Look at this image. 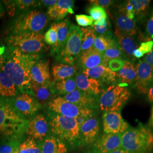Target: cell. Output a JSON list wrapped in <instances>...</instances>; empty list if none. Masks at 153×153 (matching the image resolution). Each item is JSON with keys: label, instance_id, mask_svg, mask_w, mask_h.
<instances>
[{"label": "cell", "instance_id": "6da1fadb", "mask_svg": "<svg viewBox=\"0 0 153 153\" xmlns=\"http://www.w3.org/2000/svg\"><path fill=\"white\" fill-rule=\"evenodd\" d=\"M39 59L38 54H26L9 47L7 51L1 56L0 69L9 77L19 91L32 95L31 71Z\"/></svg>", "mask_w": 153, "mask_h": 153}, {"label": "cell", "instance_id": "7a4b0ae2", "mask_svg": "<svg viewBox=\"0 0 153 153\" xmlns=\"http://www.w3.org/2000/svg\"><path fill=\"white\" fill-rule=\"evenodd\" d=\"M27 123L15 108L11 99L0 97V137L22 138Z\"/></svg>", "mask_w": 153, "mask_h": 153}, {"label": "cell", "instance_id": "3957f363", "mask_svg": "<svg viewBox=\"0 0 153 153\" xmlns=\"http://www.w3.org/2000/svg\"><path fill=\"white\" fill-rule=\"evenodd\" d=\"M122 148L131 153H150L153 149V133L142 126L128 128L121 134Z\"/></svg>", "mask_w": 153, "mask_h": 153}, {"label": "cell", "instance_id": "277c9868", "mask_svg": "<svg viewBox=\"0 0 153 153\" xmlns=\"http://www.w3.org/2000/svg\"><path fill=\"white\" fill-rule=\"evenodd\" d=\"M42 33H26L10 34L7 38L9 47L26 54H38L47 48Z\"/></svg>", "mask_w": 153, "mask_h": 153}, {"label": "cell", "instance_id": "5b68a950", "mask_svg": "<svg viewBox=\"0 0 153 153\" xmlns=\"http://www.w3.org/2000/svg\"><path fill=\"white\" fill-rule=\"evenodd\" d=\"M49 129L62 141L73 143L79 138V126L76 119L53 113L50 115Z\"/></svg>", "mask_w": 153, "mask_h": 153}, {"label": "cell", "instance_id": "8992f818", "mask_svg": "<svg viewBox=\"0 0 153 153\" xmlns=\"http://www.w3.org/2000/svg\"><path fill=\"white\" fill-rule=\"evenodd\" d=\"M48 18L42 11L33 10L18 16L13 23L10 31L11 34L40 32L46 27Z\"/></svg>", "mask_w": 153, "mask_h": 153}, {"label": "cell", "instance_id": "52a82bcc", "mask_svg": "<svg viewBox=\"0 0 153 153\" xmlns=\"http://www.w3.org/2000/svg\"><path fill=\"white\" fill-rule=\"evenodd\" d=\"M131 96L126 85L122 84L111 85L104 90L99 99V106L104 112H120Z\"/></svg>", "mask_w": 153, "mask_h": 153}, {"label": "cell", "instance_id": "ba28073f", "mask_svg": "<svg viewBox=\"0 0 153 153\" xmlns=\"http://www.w3.org/2000/svg\"><path fill=\"white\" fill-rule=\"evenodd\" d=\"M82 38L79 27L71 25L65 42L59 52L57 59L69 65H74V61L81 52Z\"/></svg>", "mask_w": 153, "mask_h": 153}, {"label": "cell", "instance_id": "9c48e42d", "mask_svg": "<svg viewBox=\"0 0 153 153\" xmlns=\"http://www.w3.org/2000/svg\"><path fill=\"white\" fill-rule=\"evenodd\" d=\"M48 106L53 113L66 117L76 119L82 116L88 117L93 116L92 109L83 108L68 102L62 97L52 99L48 103Z\"/></svg>", "mask_w": 153, "mask_h": 153}, {"label": "cell", "instance_id": "30bf717a", "mask_svg": "<svg viewBox=\"0 0 153 153\" xmlns=\"http://www.w3.org/2000/svg\"><path fill=\"white\" fill-rule=\"evenodd\" d=\"M11 99L16 111L25 118L35 115L40 107L38 100L27 93L18 94Z\"/></svg>", "mask_w": 153, "mask_h": 153}, {"label": "cell", "instance_id": "8fae6325", "mask_svg": "<svg viewBox=\"0 0 153 153\" xmlns=\"http://www.w3.org/2000/svg\"><path fill=\"white\" fill-rule=\"evenodd\" d=\"M103 126L105 133L122 134L129 128V124L124 120L120 112H104Z\"/></svg>", "mask_w": 153, "mask_h": 153}, {"label": "cell", "instance_id": "7c38bea8", "mask_svg": "<svg viewBox=\"0 0 153 153\" xmlns=\"http://www.w3.org/2000/svg\"><path fill=\"white\" fill-rule=\"evenodd\" d=\"M136 76L134 85L140 94H146L153 84V71L144 61L140 60L136 66Z\"/></svg>", "mask_w": 153, "mask_h": 153}, {"label": "cell", "instance_id": "4fadbf2b", "mask_svg": "<svg viewBox=\"0 0 153 153\" xmlns=\"http://www.w3.org/2000/svg\"><path fill=\"white\" fill-rule=\"evenodd\" d=\"M49 130V123L46 118L38 114L28 120L25 133L34 140L42 141L47 137Z\"/></svg>", "mask_w": 153, "mask_h": 153}, {"label": "cell", "instance_id": "5bb4252c", "mask_svg": "<svg viewBox=\"0 0 153 153\" xmlns=\"http://www.w3.org/2000/svg\"><path fill=\"white\" fill-rule=\"evenodd\" d=\"M100 130L98 120L93 116L79 126V138L85 145H91L98 137Z\"/></svg>", "mask_w": 153, "mask_h": 153}, {"label": "cell", "instance_id": "9a60e30c", "mask_svg": "<svg viewBox=\"0 0 153 153\" xmlns=\"http://www.w3.org/2000/svg\"><path fill=\"white\" fill-rule=\"evenodd\" d=\"M94 149L102 153H110L122 148L121 134L104 133L94 145Z\"/></svg>", "mask_w": 153, "mask_h": 153}, {"label": "cell", "instance_id": "2e32d148", "mask_svg": "<svg viewBox=\"0 0 153 153\" xmlns=\"http://www.w3.org/2000/svg\"><path fill=\"white\" fill-rule=\"evenodd\" d=\"M137 33V26L134 20L120 13L115 20V36L117 39L124 36H133Z\"/></svg>", "mask_w": 153, "mask_h": 153}, {"label": "cell", "instance_id": "e0dca14e", "mask_svg": "<svg viewBox=\"0 0 153 153\" xmlns=\"http://www.w3.org/2000/svg\"><path fill=\"white\" fill-rule=\"evenodd\" d=\"M78 58L79 65L83 70L92 69L103 64L102 52L94 47L81 52Z\"/></svg>", "mask_w": 153, "mask_h": 153}, {"label": "cell", "instance_id": "ac0fdd59", "mask_svg": "<svg viewBox=\"0 0 153 153\" xmlns=\"http://www.w3.org/2000/svg\"><path fill=\"white\" fill-rule=\"evenodd\" d=\"M94 95L76 89L62 97L65 100L83 108L91 109L96 103Z\"/></svg>", "mask_w": 153, "mask_h": 153}, {"label": "cell", "instance_id": "d6986e66", "mask_svg": "<svg viewBox=\"0 0 153 153\" xmlns=\"http://www.w3.org/2000/svg\"><path fill=\"white\" fill-rule=\"evenodd\" d=\"M82 73L100 82H114L117 78L116 73L111 71L107 66L103 64L92 69H84Z\"/></svg>", "mask_w": 153, "mask_h": 153}, {"label": "cell", "instance_id": "ffe728a7", "mask_svg": "<svg viewBox=\"0 0 153 153\" xmlns=\"http://www.w3.org/2000/svg\"><path fill=\"white\" fill-rule=\"evenodd\" d=\"M78 90L93 95H98L101 91V82L81 73L75 79Z\"/></svg>", "mask_w": 153, "mask_h": 153}, {"label": "cell", "instance_id": "44dd1931", "mask_svg": "<svg viewBox=\"0 0 153 153\" xmlns=\"http://www.w3.org/2000/svg\"><path fill=\"white\" fill-rule=\"evenodd\" d=\"M32 81L40 85H50L51 74L48 62L38 61L33 66L31 71Z\"/></svg>", "mask_w": 153, "mask_h": 153}, {"label": "cell", "instance_id": "7402d4cb", "mask_svg": "<svg viewBox=\"0 0 153 153\" xmlns=\"http://www.w3.org/2000/svg\"><path fill=\"white\" fill-rule=\"evenodd\" d=\"M41 142L40 153H66L68 151L64 142L55 136L47 137Z\"/></svg>", "mask_w": 153, "mask_h": 153}, {"label": "cell", "instance_id": "603a6c76", "mask_svg": "<svg viewBox=\"0 0 153 153\" xmlns=\"http://www.w3.org/2000/svg\"><path fill=\"white\" fill-rule=\"evenodd\" d=\"M31 94L38 100L40 104L48 103L52 100V94L54 93L50 85H43L31 81Z\"/></svg>", "mask_w": 153, "mask_h": 153}, {"label": "cell", "instance_id": "cb8c5ba5", "mask_svg": "<svg viewBox=\"0 0 153 153\" xmlns=\"http://www.w3.org/2000/svg\"><path fill=\"white\" fill-rule=\"evenodd\" d=\"M18 90L5 73L0 69V97L10 98L18 95Z\"/></svg>", "mask_w": 153, "mask_h": 153}, {"label": "cell", "instance_id": "d4e9b609", "mask_svg": "<svg viewBox=\"0 0 153 153\" xmlns=\"http://www.w3.org/2000/svg\"><path fill=\"white\" fill-rule=\"evenodd\" d=\"M77 68L75 65H69L64 63L55 64L52 68V74L55 81L71 78L76 73Z\"/></svg>", "mask_w": 153, "mask_h": 153}, {"label": "cell", "instance_id": "484cf974", "mask_svg": "<svg viewBox=\"0 0 153 153\" xmlns=\"http://www.w3.org/2000/svg\"><path fill=\"white\" fill-rule=\"evenodd\" d=\"M117 78L124 85H131L135 81L136 76V66L129 61H126L123 68L118 73H116Z\"/></svg>", "mask_w": 153, "mask_h": 153}, {"label": "cell", "instance_id": "4316f807", "mask_svg": "<svg viewBox=\"0 0 153 153\" xmlns=\"http://www.w3.org/2000/svg\"><path fill=\"white\" fill-rule=\"evenodd\" d=\"M70 26L71 24L68 20L58 23L57 40L56 43L52 48L53 53L57 55L64 45L68 35Z\"/></svg>", "mask_w": 153, "mask_h": 153}, {"label": "cell", "instance_id": "83f0119b", "mask_svg": "<svg viewBox=\"0 0 153 153\" xmlns=\"http://www.w3.org/2000/svg\"><path fill=\"white\" fill-rule=\"evenodd\" d=\"M52 88L54 93L55 92L59 95H65L76 90V81L73 78L71 77L70 78L57 81L55 83Z\"/></svg>", "mask_w": 153, "mask_h": 153}, {"label": "cell", "instance_id": "f1b7e54d", "mask_svg": "<svg viewBox=\"0 0 153 153\" xmlns=\"http://www.w3.org/2000/svg\"><path fill=\"white\" fill-rule=\"evenodd\" d=\"M121 51L128 57H133V52L137 48V45L133 36H124L118 39Z\"/></svg>", "mask_w": 153, "mask_h": 153}, {"label": "cell", "instance_id": "f546056e", "mask_svg": "<svg viewBox=\"0 0 153 153\" xmlns=\"http://www.w3.org/2000/svg\"><path fill=\"white\" fill-rule=\"evenodd\" d=\"M81 31V52L92 48L97 38L93 28H80Z\"/></svg>", "mask_w": 153, "mask_h": 153}, {"label": "cell", "instance_id": "4dcf8cb0", "mask_svg": "<svg viewBox=\"0 0 153 153\" xmlns=\"http://www.w3.org/2000/svg\"><path fill=\"white\" fill-rule=\"evenodd\" d=\"M22 138L5 139L0 143V153H15L19 148Z\"/></svg>", "mask_w": 153, "mask_h": 153}, {"label": "cell", "instance_id": "1f68e13d", "mask_svg": "<svg viewBox=\"0 0 153 153\" xmlns=\"http://www.w3.org/2000/svg\"><path fill=\"white\" fill-rule=\"evenodd\" d=\"M103 64L107 66V64L109 61L116 59L123 58V53L121 51L119 46L117 44L109 47L106 49L103 53Z\"/></svg>", "mask_w": 153, "mask_h": 153}, {"label": "cell", "instance_id": "d6a6232c", "mask_svg": "<svg viewBox=\"0 0 153 153\" xmlns=\"http://www.w3.org/2000/svg\"><path fill=\"white\" fill-rule=\"evenodd\" d=\"M116 44L117 43L114 39L109 38L103 35H100L98 36H97L93 47L103 53L106 49Z\"/></svg>", "mask_w": 153, "mask_h": 153}, {"label": "cell", "instance_id": "836d02e7", "mask_svg": "<svg viewBox=\"0 0 153 153\" xmlns=\"http://www.w3.org/2000/svg\"><path fill=\"white\" fill-rule=\"evenodd\" d=\"M19 150L22 153H40V146L36 140L28 137L19 145Z\"/></svg>", "mask_w": 153, "mask_h": 153}, {"label": "cell", "instance_id": "e575fe53", "mask_svg": "<svg viewBox=\"0 0 153 153\" xmlns=\"http://www.w3.org/2000/svg\"><path fill=\"white\" fill-rule=\"evenodd\" d=\"M74 1L73 0H59L57 1L55 6L60 14L61 19H64L68 13L73 14V9Z\"/></svg>", "mask_w": 153, "mask_h": 153}, {"label": "cell", "instance_id": "d590c367", "mask_svg": "<svg viewBox=\"0 0 153 153\" xmlns=\"http://www.w3.org/2000/svg\"><path fill=\"white\" fill-rule=\"evenodd\" d=\"M129 1L133 6L135 16H140L144 14L150 4L149 0H129Z\"/></svg>", "mask_w": 153, "mask_h": 153}, {"label": "cell", "instance_id": "8d00e7d4", "mask_svg": "<svg viewBox=\"0 0 153 153\" xmlns=\"http://www.w3.org/2000/svg\"><path fill=\"white\" fill-rule=\"evenodd\" d=\"M57 30L58 23H55L52 25L51 27L46 32L44 36L45 42L47 44L52 45V47L55 45L57 40Z\"/></svg>", "mask_w": 153, "mask_h": 153}, {"label": "cell", "instance_id": "74e56055", "mask_svg": "<svg viewBox=\"0 0 153 153\" xmlns=\"http://www.w3.org/2000/svg\"><path fill=\"white\" fill-rule=\"evenodd\" d=\"M153 49V41L149 40L142 43L140 46L133 52V57L140 59L145 55H146Z\"/></svg>", "mask_w": 153, "mask_h": 153}, {"label": "cell", "instance_id": "f35d334b", "mask_svg": "<svg viewBox=\"0 0 153 153\" xmlns=\"http://www.w3.org/2000/svg\"><path fill=\"white\" fill-rule=\"evenodd\" d=\"M88 13L95 22L102 18L107 17V13L104 9L98 6H93L90 7Z\"/></svg>", "mask_w": 153, "mask_h": 153}, {"label": "cell", "instance_id": "ab89813d", "mask_svg": "<svg viewBox=\"0 0 153 153\" xmlns=\"http://www.w3.org/2000/svg\"><path fill=\"white\" fill-rule=\"evenodd\" d=\"M36 2V1L33 0H18L11 1L13 4L12 7H16L18 9L23 11H26L29 9L31 7L34 6Z\"/></svg>", "mask_w": 153, "mask_h": 153}, {"label": "cell", "instance_id": "60d3db41", "mask_svg": "<svg viewBox=\"0 0 153 153\" xmlns=\"http://www.w3.org/2000/svg\"><path fill=\"white\" fill-rule=\"evenodd\" d=\"M119 11L131 20H133L135 17L133 6L129 1H126L123 5L119 7Z\"/></svg>", "mask_w": 153, "mask_h": 153}, {"label": "cell", "instance_id": "b9f144b4", "mask_svg": "<svg viewBox=\"0 0 153 153\" xmlns=\"http://www.w3.org/2000/svg\"><path fill=\"white\" fill-rule=\"evenodd\" d=\"M76 20L78 25L82 27L92 26L94 23L93 18L90 16L85 14H76Z\"/></svg>", "mask_w": 153, "mask_h": 153}, {"label": "cell", "instance_id": "7bdbcfd3", "mask_svg": "<svg viewBox=\"0 0 153 153\" xmlns=\"http://www.w3.org/2000/svg\"><path fill=\"white\" fill-rule=\"evenodd\" d=\"M126 61L121 59H116L109 61L107 64V66L109 69L114 72L120 71L126 63Z\"/></svg>", "mask_w": 153, "mask_h": 153}, {"label": "cell", "instance_id": "ee69618b", "mask_svg": "<svg viewBox=\"0 0 153 153\" xmlns=\"http://www.w3.org/2000/svg\"><path fill=\"white\" fill-rule=\"evenodd\" d=\"M89 2L93 6H98L102 8H107L109 6L112 5L114 1L111 0H90Z\"/></svg>", "mask_w": 153, "mask_h": 153}, {"label": "cell", "instance_id": "f6af8a7d", "mask_svg": "<svg viewBox=\"0 0 153 153\" xmlns=\"http://www.w3.org/2000/svg\"><path fill=\"white\" fill-rule=\"evenodd\" d=\"M47 14L51 19H53V20H61V19L60 13L55 6L50 7L48 8Z\"/></svg>", "mask_w": 153, "mask_h": 153}, {"label": "cell", "instance_id": "bcb514c9", "mask_svg": "<svg viewBox=\"0 0 153 153\" xmlns=\"http://www.w3.org/2000/svg\"><path fill=\"white\" fill-rule=\"evenodd\" d=\"M92 26H93V28L95 31V32L99 33V34H103L109 30L108 27H109V24L107 19L105 22L104 25L102 26H94V25H92Z\"/></svg>", "mask_w": 153, "mask_h": 153}, {"label": "cell", "instance_id": "7dc6e473", "mask_svg": "<svg viewBox=\"0 0 153 153\" xmlns=\"http://www.w3.org/2000/svg\"><path fill=\"white\" fill-rule=\"evenodd\" d=\"M146 33L150 39H153V10L146 26Z\"/></svg>", "mask_w": 153, "mask_h": 153}, {"label": "cell", "instance_id": "c3c4849f", "mask_svg": "<svg viewBox=\"0 0 153 153\" xmlns=\"http://www.w3.org/2000/svg\"><path fill=\"white\" fill-rule=\"evenodd\" d=\"M143 60L151 67L153 71V49L151 52L145 55Z\"/></svg>", "mask_w": 153, "mask_h": 153}, {"label": "cell", "instance_id": "681fc988", "mask_svg": "<svg viewBox=\"0 0 153 153\" xmlns=\"http://www.w3.org/2000/svg\"><path fill=\"white\" fill-rule=\"evenodd\" d=\"M40 2L43 5L49 8L50 7L55 6L57 2V1L56 0H43V1H41Z\"/></svg>", "mask_w": 153, "mask_h": 153}, {"label": "cell", "instance_id": "f907efd6", "mask_svg": "<svg viewBox=\"0 0 153 153\" xmlns=\"http://www.w3.org/2000/svg\"><path fill=\"white\" fill-rule=\"evenodd\" d=\"M90 117H91V116H90ZM90 117L82 116H79V117H76V122H77V123H78L79 126H81V125H82V124H83L85 121L86 120L88 117Z\"/></svg>", "mask_w": 153, "mask_h": 153}, {"label": "cell", "instance_id": "816d5d0a", "mask_svg": "<svg viewBox=\"0 0 153 153\" xmlns=\"http://www.w3.org/2000/svg\"><path fill=\"white\" fill-rule=\"evenodd\" d=\"M107 17L102 18L99 19L98 21L94 22L93 25H94V26H102V25H104L105 21H107Z\"/></svg>", "mask_w": 153, "mask_h": 153}, {"label": "cell", "instance_id": "f5cc1de1", "mask_svg": "<svg viewBox=\"0 0 153 153\" xmlns=\"http://www.w3.org/2000/svg\"><path fill=\"white\" fill-rule=\"evenodd\" d=\"M148 97L149 100L153 102V85L151 86V88H149L148 92Z\"/></svg>", "mask_w": 153, "mask_h": 153}, {"label": "cell", "instance_id": "db71d44e", "mask_svg": "<svg viewBox=\"0 0 153 153\" xmlns=\"http://www.w3.org/2000/svg\"><path fill=\"white\" fill-rule=\"evenodd\" d=\"M110 153H129V152H128L127 150H126L125 149H123V148H120V149H119L117 150H116L115 151L111 152Z\"/></svg>", "mask_w": 153, "mask_h": 153}, {"label": "cell", "instance_id": "11a10c76", "mask_svg": "<svg viewBox=\"0 0 153 153\" xmlns=\"http://www.w3.org/2000/svg\"><path fill=\"white\" fill-rule=\"evenodd\" d=\"M149 125L153 128V105L151 110V115H150V120H149Z\"/></svg>", "mask_w": 153, "mask_h": 153}, {"label": "cell", "instance_id": "9f6ffc18", "mask_svg": "<svg viewBox=\"0 0 153 153\" xmlns=\"http://www.w3.org/2000/svg\"><path fill=\"white\" fill-rule=\"evenodd\" d=\"M5 51V47L4 46H0V56H2Z\"/></svg>", "mask_w": 153, "mask_h": 153}, {"label": "cell", "instance_id": "6f0895ef", "mask_svg": "<svg viewBox=\"0 0 153 153\" xmlns=\"http://www.w3.org/2000/svg\"><path fill=\"white\" fill-rule=\"evenodd\" d=\"M3 14H4V10H3V8H2V5H1V3H0V17L1 16H2Z\"/></svg>", "mask_w": 153, "mask_h": 153}, {"label": "cell", "instance_id": "680465c9", "mask_svg": "<svg viewBox=\"0 0 153 153\" xmlns=\"http://www.w3.org/2000/svg\"><path fill=\"white\" fill-rule=\"evenodd\" d=\"M101 153V152H98V151H97V150H94V151L92 153Z\"/></svg>", "mask_w": 153, "mask_h": 153}, {"label": "cell", "instance_id": "91938a15", "mask_svg": "<svg viewBox=\"0 0 153 153\" xmlns=\"http://www.w3.org/2000/svg\"><path fill=\"white\" fill-rule=\"evenodd\" d=\"M22 153L21 152V151H20V150H19V148L16 150V153Z\"/></svg>", "mask_w": 153, "mask_h": 153}]
</instances>
